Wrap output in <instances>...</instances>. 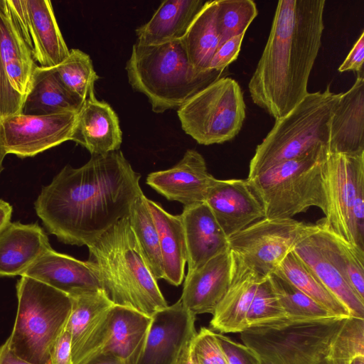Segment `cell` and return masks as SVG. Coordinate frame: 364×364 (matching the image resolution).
I'll list each match as a JSON object with an SVG mask.
<instances>
[{
	"label": "cell",
	"instance_id": "6da1fadb",
	"mask_svg": "<svg viewBox=\"0 0 364 364\" xmlns=\"http://www.w3.org/2000/svg\"><path fill=\"white\" fill-rule=\"evenodd\" d=\"M141 176L119 151L92 155L82 166H65L34 203L48 233L72 245H89L127 217L143 196Z\"/></svg>",
	"mask_w": 364,
	"mask_h": 364
},
{
	"label": "cell",
	"instance_id": "7a4b0ae2",
	"mask_svg": "<svg viewBox=\"0 0 364 364\" xmlns=\"http://www.w3.org/2000/svg\"><path fill=\"white\" fill-rule=\"evenodd\" d=\"M325 0L277 2L269 38L248 83L253 102L275 119L308 94L321 46Z\"/></svg>",
	"mask_w": 364,
	"mask_h": 364
},
{
	"label": "cell",
	"instance_id": "3957f363",
	"mask_svg": "<svg viewBox=\"0 0 364 364\" xmlns=\"http://www.w3.org/2000/svg\"><path fill=\"white\" fill-rule=\"evenodd\" d=\"M87 247L90 260L98 267L103 291L114 305L150 317L168 306L127 216Z\"/></svg>",
	"mask_w": 364,
	"mask_h": 364
},
{
	"label": "cell",
	"instance_id": "277c9868",
	"mask_svg": "<svg viewBox=\"0 0 364 364\" xmlns=\"http://www.w3.org/2000/svg\"><path fill=\"white\" fill-rule=\"evenodd\" d=\"M129 83L146 96L155 113L178 109L228 71H199L191 63L182 39L159 45L135 43L125 67Z\"/></svg>",
	"mask_w": 364,
	"mask_h": 364
},
{
	"label": "cell",
	"instance_id": "5b68a950",
	"mask_svg": "<svg viewBox=\"0 0 364 364\" xmlns=\"http://www.w3.org/2000/svg\"><path fill=\"white\" fill-rule=\"evenodd\" d=\"M340 95L332 92L329 85L324 91L308 92L287 114L275 119L255 149L247 178L282 162L327 148L330 120Z\"/></svg>",
	"mask_w": 364,
	"mask_h": 364
},
{
	"label": "cell",
	"instance_id": "8992f818",
	"mask_svg": "<svg viewBox=\"0 0 364 364\" xmlns=\"http://www.w3.org/2000/svg\"><path fill=\"white\" fill-rule=\"evenodd\" d=\"M18 306L7 342L11 350L33 364H50L52 348L65 330L72 310L68 294L38 280L21 276Z\"/></svg>",
	"mask_w": 364,
	"mask_h": 364
},
{
	"label": "cell",
	"instance_id": "52a82bcc",
	"mask_svg": "<svg viewBox=\"0 0 364 364\" xmlns=\"http://www.w3.org/2000/svg\"><path fill=\"white\" fill-rule=\"evenodd\" d=\"M326 147L278 164L247 178L261 203L265 218H291L310 207L326 214L323 166Z\"/></svg>",
	"mask_w": 364,
	"mask_h": 364
},
{
	"label": "cell",
	"instance_id": "ba28073f",
	"mask_svg": "<svg viewBox=\"0 0 364 364\" xmlns=\"http://www.w3.org/2000/svg\"><path fill=\"white\" fill-rule=\"evenodd\" d=\"M348 318L284 321L247 328L240 338L259 364H314L328 353Z\"/></svg>",
	"mask_w": 364,
	"mask_h": 364
},
{
	"label": "cell",
	"instance_id": "9c48e42d",
	"mask_svg": "<svg viewBox=\"0 0 364 364\" xmlns=\"http://www.w3.org/2000/svg\"><path fill=\"white\" fill-rule=\"evenodd\" d=\"M184 132L198 144L232 140L245 119V103L239 84L227 76L212 82L177 109Z\"/></svg>",
	"mask_w": 364,
	"mask_h": 364
},
{
	"label": "cell",
	"instance_id": "30bf717a",
	"mask_svg": "<svg viewBox=\"0 0 364 364\" xmlns=\"http://www.w3.org/2000/svg\"><path fill=\"white\" fill-rule=\"evenodd\" d=\"M311 225L292 218H263L228 238L232 277L246 272L267 278Z\"/></svg>",
	"mask_w": 364,
	"mask_h": 364
},
{
	"label": "cell",
	"instance_id": "8fae6325",
	"mask_svg": "<svg viewBox=\"0 0 364 364\" xmlns=\"http://www.w3.org/2000/svg\"><path fill=\"white\" fill-rule=\"evenodd\" d=\"M37 65L6 0H0V120L21 113Z\"/></svg>",
	"mask_w": 364,
	"mask_h": 364
},
{
	"label": "cell",
	"instance_id": "7c38bea8",
	"mask_svg": "<svg viewBox=\"0 0 364 364\" xmlns=\"http://www.w3.org/2000/svg\"><path fill=\"white\" fill-rule=\"evenodd\" d=\"M76 112L47 115L18 114L0 120V134L6 154L34 156L71 140Z\"/></svg>",
	"mask_w": 364,
	"mask_h": 364
},
{
	"label": "cell",
	"instance_id": "4fadbf2b",
	"mask_svg": "<svg viewBox=\"0 0 364 364\" xmlns=\"http://www.w3.org/2000/svg\"><path fill=\"white\" fill-rule=\"evenodd\" d=\"M363 173L364 153L348 155L327 152L323 166L326 212L321 222L353 245L351 211L357 182Z\"/></svg>",
	"mask_w": 364,
	"mask_h": 364
},
{
	"label": "cell",
	"instance_id": "5bb4252c",
	"mask_svg": "<svg viewBox=\"0 0 364 364\" xmlns=\"http://www.w3.org/2000/svg\"><path fill=\"white\" fill-rule=\"evenodd\" d=\"M196 315L179 299L156 311L136 364H174L186 343L196 334Z\"/></svg>",
	"mask_w": 364,
	"mask_h": 364
},
{
	"label": "cell",
	"instance_id": "9a60e30c",
	"mask_svg": "<svg viewBox=\"0 0 364 364\" xmlns=\"http://www.w3.org/2000/svg\"><path fill=\"white\" fill-rule=\"evenodd\" d=\"M71 299L66 328L71 336L73 363L80 364L101 347L114 304L103 291L83 293Z\"/></svg>",
	"mask_w": 364,
	"mask_h": 364
},
{
	"label": "cell",
	"instance_id": "2e32d148",
	"mask_svg": "<svg viewBox=\"0 0 364 364\" xmlns=\"http://www.w3.org/2000/svg\"><path fill=\"white\" fill-rule=\"evenodd\" d=\"M215 179L208 173L203 156L188 149L175 166L149 173L146 183L166 199L188 207L205 202Z\"/></svg>",
	"mask_w": 364,
	"mask_h": 364
},
{
	"label": "cell",
	"instance_id": "e0dca14e",
	"mask_svg": "<svg viewBox=\"0 0 364 364\" xmlns=\"http://www.w3.org/2000/svg\"><path fill=\"white\" fill-rule=\"evenodd\" d=\"M21 276L45 283L72 297L103 291L98 267L51 249L39 257Z\"/></svg>",
	"mask_w": 364,
	"mask_h": 364
},
{
	"label": "cell",
	"instance_id": "ac0fdd59",
	"mask_svg": "<svg viewBox=\"0 0 364 364\" xmlns=\"http://www.w3.org/2000/svg\"><path fill=\"white\" fill-rule=\"evenodd\" d=\"M205 203L228 238L264 217L247 179L215 178Z\"/></svg>",
	"mask_w": 364,
	"mask_h": 364
},
{
	"label": "cell",
	"instance_id": "d6986e66",
	"mask_svg": "<svg viewBox=\"0 0 364 364\" xmlns=\"http://www.w3.org/2000/svg\"><path fill=\"white\" fill-rule=\"evenodd\" d=\"M327 150L348 155L364 153L363 71L348 91L341 93L333 108Z\"/></svg>",
	"mask_w": 364,
	"mask_h": 364
},
{
	"label": "cell",
	"instance_id": "ffe728a7",
	"mask_svg": "<svg viewBox=\"0 0 364 364\" xmlns=\"http://www.w3.org/2000/svg\"><path fill=\"white\" fill-rule=\"evenodd\" d=\"M231 279L232 259L228 250L187 273L180 300L196 316L213 314L228 291Z\"/></svg>",
	"mask_w": 364,
	"mask_h": 364
},
{
	"label": "cell",
	"instance_id": "44dd1931",
	"mask_svg": "<svg viewBox=\"0 0 364 364\" xmlns=\"http://www.w3.org/2000/svg\"><path fill=\"white\" fill-rule=\"evenodd\" d=\"M72 141L87 149L91 155L119 150L122 132L117 113L104 101L92 95L87 98L77 114Z\"/></svg>",
	"mask_w": 364,
	"mask_h": 364
},
{
	"label": "cell",
	"instance_id": "7402d4cb",
	"mask_svg": "<svg viewBox=\"0 0 364 364\" xmlns=\"http://www.w3.org/2000/svg\"><path fill=\"white\" fill-rule=\"evenodd\" d=\"M311 273L349 311L351 316L364 318V301L346 282L328 257L316 232V225L298 240L293 250Z\"/></svg>",
	"mask_w": 364,
	"mask_h": 364
},
{
	"label": "cell",
	"instance_id": "603a6c76",
	"mask_svg": "<svg viewBox=\"0 0 364 364\" xmlns=\"http://www.w3.org/2000/svg\"><path fill=\"white\" fill-rule=\"evenodd\" d=\"M181 218L185 232L188 272L228 250V237L206 203L184 207Z\"/></svg>",
	"mask_w": 364,
	"mask_h": 364
},
{
	"label": "cell",
	"instance_id": "cb8c5ba5",
	"mask_svg": "<svg viewBox=\"0 0 364 364\" xmlns=\"http://www.w3.org/2000/svg\"><path fill=\"white\" fill-rule=\"evenodd\" d=\"M51 249L47 235L37 223H11L0 233V277L21 276Z\"/></svg>",
	"mask_w": 364,
	"mask_h": 364
},
{
	"label": "cell",
	"instance_id": "d4e9b609",
	"mask_svg": "<svg viewBox=\"0 0 364 364\" xmlns=\"http://www.w3.org/2000/svg\"><path fill=\"white\" fill-rule=\"evenodd\" d=\"M150 321V316L134 309L113 305L109 311L107 334L95 354L109 352L125 364H136L142 350Z\"/></svg>",
	"mask_w": 364,
	"mask_h": 364
},
{
	"label": "cell",
	"instance_id": "484cf974",
	"mask_svg": "<svg viewBox=\"0 0 364 364\" xmlns=\"http://www.w3.org/2000/svg\"><path fill=\"white\" fill-rule=\"evenodd\" d=\"M205 2L203 0L162 1L150 20L136 29V43L154 46L182 39Z\"/></svg>",
	"mask_w": 364,
	"mask_h": 364
},
{
	"label": "cell",
	"instance_id": "4316f807",
	"mask_svg": "<svg viewBox=\"0 0 364 364\" xmlns=\"http://www.w3.org/2000/svg\"><path fill=\"white\" fill-rule=\"evenodd\" d=\"M30 26L33 54L43 68H54L69 55L70 50L58 25L51 1L24 0Z\"/></svg>",
	"mask_w": 364,
	"mask_h": 364
},
{
	"label": "cell",
	"instance_id": "83f0119b",
	"mask_svg": "<svg viewBox=\"0 0 364 364\" xmlns=\"http://www.w3.org/2000/svg\"><path fill=\"white\" fill-rule=\"evenodd\" d=\"M146 203L154 219L159 238L164 279L178 286L184 278L187 250L181 215H172L160 205L148 199Z\"/></svg>",
	"mask_w": 364,
	"mask_h": 364
},
{
	"label": "cell",
	"instance_id": "f1b7e54d",
	"mask_svg": "<svg viewBox=\"0 0 364 364\" xmlns=\"http://www.w3.org/2000/svg\"><path fill=\"white\" fill-rule=\"evenodd\" d=\"M83 102L84 100L65 88L53 68L37 65L22 106L21 114L47 115L68 112L77 113Z\"/></svg>",
	"mask_w": 364,
	"mask_h": 364
},
{
	"label": "cell",
	"instance_id": "f546056e",
	"mask_svg": "<svg viewBox=\"0 0 364 364\" xmlns=\"http://www.w3.org/2000/svg\"><path fill=\"white\" fill-rule=\"evenodd\" d=\"M265 279L251 272L232 277L228 291L213 314L211 328L223 334L247 330L250 307L258 285Z\"/></svg>",
	"mask_w": 364,
	"mask_h": 364
},
{
	"label": "cell",
	"instance_id": "4dcf8cb0",
	"mask_svg": "<svg viewBox=\"0 0 364 364\" xmlns=\"http://www.w3.org/2000/svg\"><path fill=\"white\" fill-rule=\"evenodd\" d=\"M217 0L205 1L182 38L188 59L199 71L208 70L220 46L216 21Z\"/></svg>",
	"mask_w": 364,
	"mask_h": 364
},
{
	"label": "cell",
	"instance_id": "1f68e13d",
	"mask_svg": "<svg viewBox=\"0 0 364 364\" xmlns=\"http://www.w3.org/2000/svg\"><path fill=\"white\" fill-rule=\"evenodd\" d=\"M316 232L332 263L364 301V251L327 228L319 220Z\"/></svg>",
	"mask_w": 364,
	"mask_h": 364
},
{
	"label": "cell",
	"instance_id": "d6a6232c",
	"mask_svg": "<svg viewBox=\"0 0 364 364\" xmlns=\"http://www.w3.org/2000/svg\"><path fill=\"white\" fill-rule=\"evenodd\" d=\"M274 273L284 278L334 316H351L346 307L322 284L293 251L285 257Z\"/></svg>",
	"mask_w": 364,
	"mask_h": 364
},
{
	"label": "cell",
	"instance_id": "836d02e7",
	"mask_svg": "<svg viewBox=\"0 0 364 364\" xmlns=\"http://www.w3.org/2000/svg\"><path fill=\"white\" fill-rule=\"evenodd\" d=\"M127 218L153 275L157 280L164 279L159 234L144 195L133 203Z\"/></svg>",
	"mask_w": 364,
	"mask_h": 364
},
{
	"label": "cell",
	"instance_id": "e575fe53",
	"mask_svg": "<svg viewBox=\"0 0 364 364\" xmlns=\"http://www.w3.org/2000/svg\"><path fill=\"white\" fill-rule=\"evenodd\" d=\"M268 278L289 321H310L336 317L277 274L274 272Z\"/></svg>",
	"mask_w": 364,
	"mask_h": 364
},
{
	"label": "cell",
	"instance_id": "d590c367",
	"mask_svg": "<svg viewBox=\"0 0 364 364\" xmlns=\"http://www.w3.org/2000/svg\"><path fill=\"white\" fill-rule=\"evenodd\" d=\"M53 68L58 78L71 93L84 101L95 95V83L99 77L86 53L73 48L68 56Z\"/></svg>",
	"mask_w": 364,
	"mask_h": 364
},
{
	"label": "cell",
	"instance_id": "8d00e7d4",
	"mask_svg": "<svg viewBox=\"0 0 364 364\" xmlns=\"http://www.w3.org/2000/svg\"><path fill=\"white\" fill-rule=\"evenodd\" d=\"M252 0H217L216 21L220 45L230 38L245 34L257 16Z\"/></svg>",
	"mask_w": 364,
	"mask_h": 364
},
{
	"label": "cell",
	"instance_id": "74e56055",
	"mask_svg": "<svg viewBox=\"0 0 364 364\" xmlns=\"http://www.w3.org/2000/svg\"><path fill=\"white\" fill-rule=\"evenodd\" d=\"M288 321L274 291L269 278L258 285L250 307L247 328L269 326Z\"/></svg>",
	"mask_w": 364,
	"mask_h": 364
},
{
	"label": "cell",
	"instance_id": "f35d334b",
	"mask_svg": "<svg viewBox=\"0 0 364 364\" xmlns=\"http://www.w3.org/2000/svg\"><path fill=\"white\" fill-rule=\"evenodd\" d=\"M191 350L196 364H228L215 332L210 328H200L193 339Z\"/></svg>",
	"mask_w": 364,
	"mask_h": 364
},
{
	"label": "cell",
	"instance_id": "ab89813d",
	"mask_svg": "<svg viewBox=\"0 0 364 364\" xmlns=\"http://www.w3.org/2000/svg\"><path fill=\"white\" fill-rule=\"evenodd\" d=\"M358 355L355 345L348 332L342 327L328 353L314 364H348L349 360Z\"/></svg>",
	"mask_w": 364,
	"mask_h": 364
},
{
	"label": "cell",
	"instance_id": "60d3db41",
	"mask_svg": "<svg viewBox=\"0 0 364 364\" xmlns=\"http://www.w3.org/2000/svg\"><path fill=\"white\" fill-rule=\"evenodd\" d=\"M215 335L228 364H259L257 357L252 349L223 333H215Z\"/></svg>",
	"mask_w": 364,
	"mask_h": 364
},
{
	"label": "cell",
	"instance_id": "b9f144b4",
	"mask_svg": "<svg viewBox=\"0 0 364 364\" xmlns=\"http://www.w3.org/2000/svg\"><path fill=\"white\" fill-rule=\"evenodd\" d=\"M245 34L234 36L223 43L212 58L208 70L224 71L237 59Z\"/></svg>",
	"mask_w": 364,
	"mask_h": 364
},
{
	"label": "cell",
	"instance_id": "7bdbcfd3",
	"mask_svg": "<svg viewBox=\"0 0 364 364\" xmlns=\"http://www.w3.org/2000/svg\"><path fill=\"white\" fill-rule=\"evenodd\" d=\"M6 3L14 21L22 38L32 50L33 45L30 35L29 18L25 1L6 0Z\"/></svg>",
	"mask_w": 364,
	"mask_h": 364
},
{
	"label": "cell",
	"instance_id": "ee69618b",
	"mask_svg": "<svg viewBox=\"0 0 364 364\" xmlns=\"http://www.w3.org/2000/svg\"><path fill=\"white\" fill-rule=\"evenodd\" d=\"M50 364H73L71 336L66 327L52 348Z\"/></svg>",
	"mask_w": 364,
	"mask_h": 364
},
{
	"label": "cell",
	"instance_id": "f6af8a7d",
	"mask_svg": "<svg viewBox=\"0 0 364 364\" xmlns=\"http://www.w3.org/2000/svg\"><path fill=\"white\" fill-rule=\"evenodd\" d=\"M364 59V32L363 31L351 48L348 55L339 66L338 71H355L358 73L363 71Z\"/></svg>",
	"mask_w": 364,
	"mask_h": 364
},
{
	"label": "cell",
	"instance_id": "bcb514c9",
	"mask_svg": "<svg viewBox=\"0 0 364 364\" xmlns=\"http://www.w3.org/2000/svg\"><path fill=\"white\" fill-rule=\"evenodd\" d=\"M0 364H33L18 356L9 348L7 341L0 346Z\"/></svg>",
	"mask_w": 364,
	"mask_h": 364
},
{
	"label": "cell",
	"instance_id": "7dc6e473",
	"mask_svg": "<svg viewBox=\"0 0 364 364\" xmlns=\"http://www.w3.org/2000/svg\"><path fill=\"white\" fill-rule=\"evenodd\" d=\"M80 364H125L112 353L102 352L86 359Z\"/></svg>",
	"mask_w": 364,
	"mask_h": 364
},
{
	"label": "cell",
	"instance_id": "c3c4849f",
	"mask_svg": "<svg viewBox=\"0 0 364 364\" xmlns=\"http://www.w3.org/2000/svg\"><path fill=\"white\" fill-rule=\"evenodd\" d=\"M12 211V206L0 199V233L11 223Z\"/></svg>",
	"mask_w": 364,
	"mask_h": 364
},
{
	"label": "cell",
	"instance_id": "681fc988",
	"mask_svg": "<svg viewBox=\"0 0 364 364\" xmlns=\"http://www.w3.org/2000/svg\"><path fill=\"white\" fill-rule=\"evenodd\" d=\"M195 336L186 343L174 364H196L191 350L192 341Z\"/></svg>",
	"mask_w": 364,
	"mask_h": 364
},
{
	"label": "cell",
	"instance_id": "f907efd6",
	"mask_svg": "<svg viewBox=\"0 0 364 364\" xmlns=\"http://www.w3.org/2000/svg\"><path fill=\"white\" fill-rule=\"evenodd\" d=\"M6 155V153L5 151V149L4 148V146H3V144H2V141H1V134H0V173L3 170V161H4V159L5 158Z\"/></svg>",
	"mask_w": 364,
	"mask_h": 364
},
{
	"label": "cell",
	"instance_id": "816d5d0a",
	"mask_svg": "<svg viewBox=\"0 0 364 364\" xmlns=\"http://www.w3.org/2000/svg\"><path fill=\"white\" fill-rule=\"evenodd\" d=\"M348 364H364V355H356L353 357Z\"/></svg>",
	"mask_w": 364,
	"mask_h": 364
}]
</instances>
